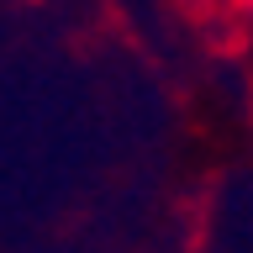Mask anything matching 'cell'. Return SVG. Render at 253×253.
I'll return each instance as SVG.
<instances>
[]
</instances>
